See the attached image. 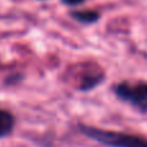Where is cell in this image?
<instances>
[{
	"label": "cell",
	"instance_id": "obj_1",
	"mask_svg": "<svg viewBox=\"0 0 147 147\" xmlns=\"http://www.w3.org/2000/svg\"><path fill=\"white\" fill-rule=\"evenodd\" d=\"M76 127L79 132L86 138L106 147H147V140L140 136L102 129L84 123H78Z\"/></svg>",
	"mask_w": 147,
	"mask_h": 147
},
{
	"label": "cell",
	"instance_id": "obj_2",
	"mask_svg": "<svg viewBox=\"0 0 147 147\" xmlns=\"http://www.w3.org/2000/svg\"><path fill=\"white\" fill-rule=\"evenodd\" d=\"M112 92L120 101L130 103L142 111L147 110V83L145 81H138L136 84L120 81L114 85Z\"/></svg>",
	"mask_w": 147,
	"mask_h": 147
},
{
	"label": "cell",
	"instance_id": "obj_3",
	"mask_svg": "<svg viewBox=\"0 0 147 147\" xmlns=\"http://www.w3.org/2000/svg\"><path fill=\"white\" fill-rule=\"evenodd\" d=\"M105 79H106L105 72L98 66L86 67L85 71H83L79 75V83L76 84V89L83 93L94 90L97 86H99L103 83Z\"/></svg>",
	"mask_w": 147,
	"mask_h": 147
},
{
	"label": "cell",
	"instance_id": "obj_4",
	"mask_svg": "<svg viewBox=\"0 0 147 147\" xmlns=\"http://www.w3.org/2000/svg\"><path fill=\"white\" fill-rule=\"evenodd\" d=\"M16 127V117L10 111L0 109V140L12 134Z\"/></svg>",
	"mask_w": 147,
	"mask_h": 147
},
{
	"label": "cell",
	"instance_id": "obj_5",
	"mask_svg": "<svg viewBox=\"0 0 147 147\" xmlns=\"http://www.w3.org/2000/svg\"><path fill=\"white\" fill-rule=\"evenodd\" d=\"M70 16L75 21H78L79 23H83V25H93L101 17L99 13L96 10H75V12L70 13Z\"/></svg>",
	"mask_w": 147,
	"mask_h": 147
},
{
	"label": "cell",
	"instance_id": "obj_6",
	"mask_svg": "<svg viewBox=\"0 0 147 147\" xmlns=\"http://www.w3.org/2000/svg\"><path fill=\"white\" fill-rule=\"evenodd\" d=\"M84 1H85V0H62V3H63L65 5H69V7H76V5L83 4Z\"/></svg>",
	"mask_w": 147,
	"mask_h": 147
}]
</instances>
